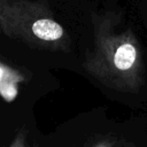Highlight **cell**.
I'll return each instance as SVG.
<instances>
[{
	"label": "cell",
	"instance_id": "8992f818",
	"mask_svg": "<svg viewBox=\"0 0 147 147\" xmlns=\"http://www.w3.org/2000/svg\"><path fill=\"white\" fill-rule=\"evenodd\" d=\"M1 3H2V0H0V7H1ZM0 33H1V31H0Z\"/></svg>",
	"mask_w": 147,
	"mask_h": 147
},
{
	"label": "cell",
	"instance_id": "52a82bcc",
	"mask_svg": "<svg viewBox=\"0 0 147 147\" xmlns=\"http://www.w3.org/2000/svg\"><path fill=\"white\" fill-rule=\"evenodd\" d=\"M131 147H134V146H131Z\"/></svg>",
	"mask_w": 147,
	"mask_h": 147
},
{
	"label": "cell",
	"instance_id": "7a4b0ae2",
	"mask_svg": "<svg viewBox=\"0 0 147 147\" xmlns=\"http://www.w3.org/2000/svg\"><path fill=\"white\" fill-rule=\"evenodd\" d=\"M0 31L33 48L67 52L71 40L44 0H2Z\"/></svg>",
	"mask_w": 147,
	"mask_h": 147
},
{
	"label": "cell",
	"instance_id": "5b68a950",
	"mask_svg": "<svg viewBox=\"0 0 147 147\" xmlns=\"http://www.w3.org/2000/svg\"><path fill=\"white\" fill-rule=\"evenodd\" d=\"M93 147H113V144L108 140H103V141H100L98 142L96 145H94Z\"/></svg>",
	"mask_w": 147,
	"mask_h": 147
},
{
	"label": "cell",
	"instance_id": "3957f363",
	"mask_svg": "<svg viewBox=\"0 0 147 147\" xmlns=\"http://www.w3.org/2000/svg\"><path fill=\"white\" fill-rule=\"evenodd\" d=\"M25 80L24 75L13 67L0 62V98L6 102H13L18 93L21 84Z\"/></svg>",
	"mask_w": 147,
	"mask_h": 147
},
{
	"label": "cell",
	"instance_id": "277c9868",
	"mask_svg": "<svg viewBox=\"0 0 147 147\" xmlns=\"http://www.w3.org/2000/svg\"><path fill=\"white\" fill-rule=\"evenodd\" d=\"M9 147H26V136L24 132L20 131L13 139Z\"/></svg>",
	"mask_w": 147,
	"mask_h": 147
},
{
	"label": "cell",
	"instance_id": "6da1fadb",
	"mask_svg": "<svg viewBox=\"0 0 147 147\" xmlns=\"http://www.w3.org/2000/svg\"><path fill=\"white\" fill-rule=\"evenodd\" d=\"M85 70L108 88L136 93L144 85L145 62L134 32L114 20H101L84 61Z\"/></svg>",
	"mask_w": 147,
	"mask_h": 147
}]
</instances>
